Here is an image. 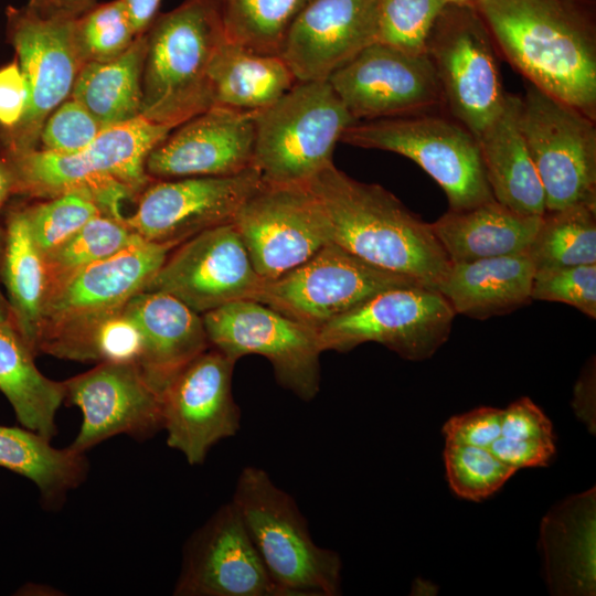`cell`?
<instances>
[{"label": "cell", "instance_id": "obj_1", "mask_svg": "<svg viewBox=\"0 0 596 596\" xmlns=\"http://www.w3.org/2000/svg\"><path fill=\"white\" fill-rule=\"evenodd\" d=\"M473 8L528 83L596 120L594 0H477Z\"/></svg>", "mask_w": 596, "mask_h": 596}, {"label": "cell", "instance_id": "obj_2", "mask_svg": "<svg viewBox=\"0 0 596 596\" xmlns=\"http://www.w3.org/2000/svg\"><path fill=\"white\" fill-rule=\"evenodd\" d=\"M307 184L326 210L331 242L373 266L426 287L437 289L444 281L451 263L430 223L389 190L358 181L333 163Z\"/></svg>", "mask_w": 596, "mask_h": 596}, {"label": "cell", "instance_id": "obj_3", "mask_svg": "<svg viewBox=\"0 0 596 596\" xmlns=\"http://www.w3.org/2000/svg\"><path fill=\"white\" fill-rule=\"evenodd\" d=\"M173 128L142 116L103 128L83 150L58 153L40 148L1 155L13 174V194L49 199L79 193L106 215L124 219L121 206L153 181L146 171L152 149Z\"/></svg>", "mask_w": 596, "mask_h": 596}, {"label": "cell", "instance_id": "obj_4", "mask_svg": "<svg viewBox=\"0 0 596 596\" xmlns=\"http://www.w3.org/2000/svg\"><path fill=\"white\" fill-rule=\"evenodd\" d=\"M145 34L140 115L174 128L213 107L210 67L226 40L217 0H184Z\"/></svg>", "mask_w": 596, "mask_h": 596}, {"label": "cell", "instance_id": "obj_5", "mask_svg": "<svg viewBox=\"0 0 596 596\" xmlns=\"http://www.w3.org/2000/svg\"><path fill=\"white\" fill-rule=\"evenodd\" d=\"M231 501L283 596L341 594L340 555L313 541L295 499L265 469L244 467Z\"/></svg>", "mask_w": 596, "mask_h": 596}, {"label": "cell", "instance_id": "obj_6", "mask_svg": "<svg viewBox=\"0 0 596 596\" xmlns=\"http://www.w3.org/2000/svg\"><path fill=\"white\" fill-rule=\"evenodd\" d=\"M355 121L329 81L297 82L256 113L253 164L265 183L306 184L333 163L336 145Z\"/></svg>", "mask_w": 596, "mask_h": 596}, {"label": "cell", "instance_id": "obj_7", "mask_svg": "<svg viewBox=\"0 0 596 596\" xmlns=\"http://www.w3.org/2000/svg\"><path fill=\"white\" fill-rule=\"evenodd\" d=\"M340 142L413 160L444 190L451 210L494 199L476 136L450 115L433 111L355 121L344 130Z\"/></svg>", "mask_w": 596, "mask_h": 596}, {"label": "cell", "instance_id": "obj_8", "mask_svg": "<svg viewBox=\"0 0 596 596\" xmlns=\"http://www.w3.org/2000/svg\"><path fill=\"white\" fill-rule=\"evenodd\" d=\"M75 17L28 4L7 9V36L28 87V103L20 123L0 132L1 155L39 148L42 126L73 91L83 67L74 40Z\"/></svg>", "mask_w": 596, "mask_h": 596}, {"label": "cell", "instance_id": "obj_9", "mask_svg": "<svg viewBox=\"0 0 596 596\" xmlns=\"http://www.w3.org/2000/svg\"><path fill=\"white\" fill-rule=\"evenodd\" d=\"M448 114L476 137L501 111L507 94L498 52L473 7L446 4L426 40Z\"/></svg>", "mask_w": 596, "mask_h": 596}, {"label": "cell", "instance_id": "obj_10", "mask_svg": "<svg viewBox=\"0 0 596 596\" xmlns=\"http://www.w3.org/2000/svg\"><path fill=\"white\" fill-rule=\"evenodd\" d=\"M519 124L545 210L596 205V120L528 83L520 96Z\"/></svg>", "mask_w": 596, "mask_h": 596}, {"label": "cell", "instance_id": "obj_11", "mask_svg": "<svg viewBox=\"0 0 596 596\" xmlns=\"http://www.w3.org/2000/svg\"><path fill=\"white\" fill-rule=\"evenodd\" d=\"M456 312L424 285L382 290L318 330L322 352L376 342L408 361L429 359L449 338Z\"/></svg>", "mask_w": 596, "mask_h": 596}, {"label": "cell", "instance_id": "obj_12", "mask_svg": "<svg viewBox=\"0 0 596 596\" xmlns=\"http://www.w3.org/2000/svg\"><path fill=\"white\" fill-rule=\"evenodd\" d=\"M210 345L233 361L257 354L278 384L309 402L320 390L318 331L256 300L230 302L202 315Z\"/></svg>", "mask_w": 596, "mask_h": 596}, {"label": "cell", "instance_id": "obj_13", "mask_svg": "<svg viewBox=\"0 0 596 596\" xmlns=\"http://www.w3.org/2000/svg\"><path fill=\"white\" fill-rule=\"evenodd\" d=\"M416 284L422 285L330 242L301 265L264 281L256 301L318 331L382 290Z\"/></svg>", "mask_w": 596, "mask_h": 596}, {"label": "cell", "instance_id": "obj_14", "mask_svg": "<svg viewBox=\"0 0 596 596\" xmlns=\"http://www.w3.org/2000/svg\"><path fill=\"white\" fill-rule=\"evenodd\" d=\"M233 224L264 281L301 265L331 242L326 210L307 183L264 182Z\"/></svg>", "mask_w": 596, "mask_h": 596}, {"label": "cell", "instance_id": "obj_15", "mask_svg": "<svg viewBox=\"0 0 596 596\" xmlns=\"http://www.w3.org/2000/svg\"><path fill=\"white\" fill-rule=\"evenodd\" d=\"M174 247L140 240L81 268L50 290L42 311L36 353L121 309L135 295L146 290Z\"/></svg>", "mask_w": 596, "mask_h": 596}, {"label": "cell", "instance_id": "obj_16", "mask_svg": "<svg viewBox=\"0 0 596 596\" xmlns=\"http://www.w3.org/2000/svg\"><path fill=\"white\" fill-rule=\"evenodd\" d=\"M263 184L255 167L225 177L153 180L137 196L136 209L125 222L145 241L178 246L201 232L233 223Z\"/></svg>", "mask_w": 596, "mask_h": 596}, {"label": "cell", "instance_id": "obj_17", "mask_svg": "<svg viewBox=\"0 0 596 596\" xmlns=\"http://www.w3.org/2000/svg\"><path fill=\"white\" fill-rule=\"evenodd\" d=\"M328 81L356 121L444 108L439 82L428 56L382 42L362 50Z\"/></svg>", "mask_w": 596, "mask_h": 596}, {"label": "cell", "instance_id": "obj_18", "mask_svg": "<svg viewBox=\"0 0 596 596\" xmlns=\"http://www.w3.org/2000/svg\"><path fill=\"white\" fill-rule=\"evenodd\" d=\"M235 363L210 347L161 393L167 444L192 466L201 465L213 446L240 430L241 411L232 393Z\"/></svg>", "mask_w": 596, "mask_h": 596}, {"label": "cell", "instance_id": "obj_19", "mask_svg": "<svg viewBox=\"0 0 596 596\" xmlns=\"http://www.w3.org/2000/svg\"><path fill=\"white\" fill-rule=\"evenodd\" d=\"M263 283L230 223L175 246L146 290L169 294L203 315L230 302L256 300Z\"/></svg>", "mask_w": 596, "mask_h": 596}, {"label": "cell", "instance_id": "obj_20", "mask_svg": "<svg viewBox=\"0 0 596 596\" xmlns=\"http://www.w3.org/2000/svg\"><path fill=\"white\" fill-rule=\"evenodd\" d=\"M177 596H283L230 501L188 539Z\"/></svg>", "mask_w": 596, "mask_h": 596}, {"label": "cell", "instance_id": "obj_21", "mask_svg": "<svg viewBox=\"0 0 596 596\" xmlns=\"http://www.w3.org/2000/svg\"><path fill=\"white\" fill-rule=\"evenodd\" d=\"M64 402L83 416L70 448L85 454L116 435L146 439L162 429L161 395L135 363L102 362L63 381Z\"/></svg>", "mask_w": 596, "mask_h": 596}, {"label": "cell", "instance_id": "obj_22", "mask_svg": "<svg viewBox=\"0 0 596 596\" xmlns=\"http://www.w3.org/2000/svg\"><path fill=\"white\" fill-rule=\"evenodd\" d=\"M256 113L213 106L185 120L149 153L148 175L225 177L254 167Z\"/></svg>", "mask_w": 596, "mask_h": 596}, {"label": "cell", "instance_id": "obj_23", "mask_svg": "<svg viewBox=\"0 0 596 596\" xmlns=\"http://www.w3.org/2000/svg\"><path fill=\"white\" fill-rule=\"evenodd\" d=\"M375 42L377 0H311L290 26L280 56L298 82L328 81Z\"/></svg>", "mask_w": 596, "mask_h": 596}, {"label": "cell", "instance_id": "obj_24", "mask_svg": "<svg viewBox=\"0 0 596 596\" xmlns=\"http://www.w3.org/2000/svg\"><path fill=\"white\" fill-rule=\"evenodd\" d=\"M125 310L142 334L139 366L160 395L187 364L211 347L202 315L169 294L140 291Z\"/></svg>", "mask_w": 596, "mask_h": 596}, {"label": "cell", "instance_id": "obj_25", "mask_svg": "<svg viewBox=\"0 0 596 596\" xmlns=\"http://www.w3.org/2000/svg\"><path fill=\"white\" fill-rule=\"evenodd\" d=\"M520 96L507 94L498 116L476 137L496 201L524 215L545 213V195L519 124Z\"/></svg>", "mask_w": 596, "mask_h": 596}, {"label": "cell", "instance_id": "obj_26", "mask_svg": "<svg viewBox=\"0 0 596 596\" xmlns=\"http://www.w3.org/2000/svg\"><path fill=\"white\" fill-rule=\"evenodd\" d=\"M534 270L528 252L451 264L437 290L456 315L485 320L529 305Z\"/></svg>", "mask_w": 596, "mask_h": 596}, {"label": "cell", "instance_id": "obj_27", "mask_svg": "<svg viewBox=\"0 0 596 596\" xmlns=\"http://www.w3.org/2000/svg\"><path fill=\"white\" fill-rule=\"evenodd\" d=\"M541 216L524 215L494 199L464 210L448 209L430 223L451 264L526 253Z\"/></svg>", "mask_w": 596, "mask_h": 596}, {"label": "cell", "instance_id": "obj_28", "mask_svg": "<svg viewBox=\"0 0 596 596\" xmlns=\"http://www.w3.org/2000/svg\"><path fill=\"white\" fill-rule=\"evenodd\" d=\"M541 545L553 592L595 594V488L568 498L546 514Z\"/></svg>", "mask_w": 596, "mask_h": 596}, {"label": "cell", "instance_id": "obj_29", "mask_svg": "<svg viewBox=\"0 0 596 596\" xmlns=\"http://www.w3.org/2000/svg\"><path fill=\"white\" fill-rule=\"evenodd\" d=\"M34 356L1 292L0 391L23 427L51 440L57 434L55 417L64 402V384L43 375L35 365Z\"/></svg>", "mask_w": 596, "mask_h": 596}, {"label": "cell", "instance_id": "obj_30", "mask_svg": "<svg viewBox=\"0 0 596 596\" xmlns=\"http://www.w3.org/2000/svg\"><path fill=\"white\" fill-rule=\"evenodd\" d=\"M0 236V275L10 313L36 355L47 278L44 255L32 236L23 205L8 210Z\"/></svg>", "mask_w": 596, "mask_h": 596}, {"label": "cell", "instance_id": "obj_31", "mask_svg": "<svg viewBox=\"0 0 596 596\" xmlns=\"http://www.w3.org/2000/svg\"><path fill=\"white\" fill-rule=\"evenodd\" d=\"M280 55L260 54L225 42L211 67L213 106L259 111L280 99L297 83Z\"/></svg>", "mask_w": 596, "mask_h": 596}, {"label": "cell", "instance_id": "obj_32", "mask_svg": "<svg viewBox=\"0 0 596 596\" xmlns=\"http://www.w3.org/2000/svg\"><path fill=\"white\" fill-rule=\"evenodd\" d=\"M145 55L143 32L117 57L84 64L70 97L82 104L102 128L141 116Z\"/></svg>", "mask_w": 596, "mask_h": 596}, {"label": "cell", "instance_id": "obj_33", "mask_svg": "<svg viewBox=\"0 0 596 596\" xmlns=\"http://www.w3.org/2000/svg\"><path fill=\"white\" fill-rule=\"evenodd\" d=\"M0 467L31 480L49 504H57L87 473L84 454L58 449L25 427L0 425Z\"/></svg>", "mask_w": 596, "mask_h": 596}, {"label": "cell", "instance_id": "obj_34", "mask_svg": "<svg viewBox=\"0 0 596 596\" xmlns=\"http://www.w3.org/2000/svg\"><path fill=\"white\" fill-rule=\"evenodd\" d=\"M528 254L535 270L596 264V205L546 211Z\"/></svg>", "mask_w": 596, "mask_h": 596}, {"label": "cell", "instance_id": "obj_35", "mask_svg": "<svg viewBox=\"0 0 596 596\" xmlns=\"http://www.w3.org/2000/svg\"><path fill=\"white\" fill-rule=\"evenodd\" d=\"M311 0H217L227 42L280 55L294 21Z\"/></svg>", "mask_w": 596, "mask_h": 596}, {"label": "cell", "instance_id": "obj_36", "mask_svg": "<svg viewBox=\"0 0 596 596\" xmlns=\"http://www.w3.org/2000/svg\"><path fill=\"white\" fill-rule=\"evenodd\" d=\"M43 353L78 362L140 364L143 339L125 306L49 344Z\"/></svg>", "mask_w": 596, "mask_h": 596}, {"label": "cell", "instance_id": "obj_37", "mask_svg": "<svg viewBox=\"0 0 596 596\" xmlns=\"http://www.w3.org/2000/svg\"><path fill=\"white\" fill-rule=\"evenodd\" d=\"M141 238L124 219L99 214L74 236L44 256L47 278L46 295L81 268L106 258Z\"/></svg>", "mask_w": 596, "mask_h": 596}, {"label": "cell", "instance_id": "obj_38", "mask_svg": "<svg viewBox=\"0 0 596 596\" xmlns=\"http://www.w3.org/2000/svg\"><path fill=\"white\" fill-rule=\"evenodd\" d=\"M73 33L83 64L113 60L138 36L124 0L95 3L75 17Z\"/></svg>", "mask_w": 596, "mask_h": 596}, {"label": "cell", "instance_id": "obj_39", "mask_svg": "<svg viewBox=\"0 0 596 596\" xmlns=\"http://www.w3.org/2000/svg\"><path fill=\"white\" fill-rule=\"evenodd\" d=\"M443 456L449 488L470 501L492 496L517 472L490 448L446 443Z\"/></svg>", "mask_w": 596, "mask_h": 596}, {"label": "cell", "instance_id": "obj_40", "mask_svg": "<svg viewBox=\"0 0 596 596\" xmlns=\"http://www.w3.org/2000/svg\"><path fill=\"white\" fill-rule=\"evenodd\" d=\"M36 246L45 256L74 236L93 217L104 214L89 198L66 193L23 205Z\"/></svg>", "mask_w": 596, "mask_h": 596}, {"label": "cell", "instance_id": "obj_41", "mask_svg": "<svg viewBox=\"0 0 596 596\" xmlns=\"http://www.w3.org/2000/svg\"><path fill=\"white\" fill-rule=\"evenodd\" d=\"M379 42L414 54L425 53L444 0H377Z\"/></svg>", "mask_w": 596, "mask_h": 596}, {"label": "cell", "instance_id": "obj_42", "mask_svg": "<svg viewBox=\"0 0 596 596\" xmlns=\"http://www.w3.org/2000/svg\"><path fill=\"white\" fill-rule=\"evenodd\" d=\"M532 300L567 304L596 318V264L534 270Z\"/></svg>", "mask_w": 596, "mask_h": 596}, {"label": "cell", "instance_id": "obj_43", "mask_svg": "<svg viewBox=\"0 0 596 596\" xmlns=\"http://www.w3.org/2000/svg\"><path fill=\"white\" fill-rule=\"evenodd\" d=\"M102 129L82 104L68 97L44 121L39 148L58 153L77 152L86 148Z\"/></svg>", "mask_w": 596, "mask_h": 596}, {"label": "cell", "instance_id": "obj_44", "mask_svg": "<svg viewBox=\"0 0 596 596\" xmlns=\"http://www.w3.org/2000/svg\"><path fill=\"white\" fill-rule=\"evenodd\" d=\"M502 409L481 406L449 417L441 432L446 443L489 448L501 437Z\"/></svg>", "mask_w": 596, "mask_h": 596}, {"label": "cell", "instance_id": "obj_45", "mask_svg": "<svg viewBox=\"0 0 596 596\" xmlns=\"http://www.w3.org/2000/svg\"><path fill=\"white\" fill-rule=\"evenodd\" d=\"M501 436L510 439H555L553 425L529 397H521L502 409Z\"/></svg>", "mask_w": 596, "mask_h": 596}, {"label": "cell", "instance_id": "obj_46", "mask_svg": "<svg viewBox=\"0 0 596 596\" xmlns=\"http://www.w3.org/2000/svg\"><path fill=\"white\" fill-rule=\"evenodd\" d=\"M489 448L515 470L546 467L556 454L555 439H510L501 436Z\"/></svg>", "mask_w": 596, "mask_h": 596}, {"label": "cell", "instance_id": "obj_47", "mask_svg": "<svg viewBox=\"0 0 596 596\" xmlns=\"http://www.w3.org/2000/svg\"><path fill=\"white\" fill-rule=\"evenodd\" d=\"M28 103V87L18 60L0 67V132L13 129Z\"/></svg>", "mask_w": 596, "mask_h": 596}, {"label": "cell", "instance_id": "obj_48", "mask_svg": "<svg viewBox=\"0 0 596 596\" xmlns=\"http://www.w3.org/2000/svg\"><path fill=\"white\" fill-rule=\"evenodd\" d=\"M573 408L576 415L595 430V360L589 361L582 371L573 391Z\"/></svg>", "mask_w": 596, "mask_h": 596}, {"label": "cell", "instance_id": "obj_49", "mask_svg": "<svg viewBox=\"0 0 596 596\" xmlns=\"http://www.w3.org/2000/svg\"><path fill=\"white\" fill-rule=\"evenodd\" d=\"M137 35L143 33L155 17L161 0H124Z\"/></svg>", "mask_w": 596, "mask_h": 596}, {"label": "cell", "instance_id": "obj_50", "mask_svg": "<svg viewBox=\"0 0 596 596\" xmlns=\"http://www.w3.org/2000/svg\"><path fill=\"white\" fill-rule=\"evenodd\" d=\"M36 8L77 17L95 4V0H30Z\"/></svg>", "mask_w": 596, "mask_h": 596}, {"label": "cell", "instance_id": "obj_51", "mask_svg": "<svg viewBox=\"0 0 596 596\" xmlns=\"http://www.w3.org/2000/svg\"><path fill=\"white\" fill-rule=\"evenodd\" d=\"M11 195H13V174L6 158L0 156V212Z\"/></svg>", "mask_w": 596, "mask_h": 596}, {"label": "cell", "instance_id": "obj_52", "mask_svg": "<svg viewBox=\"0 0 596 596\" xmlns=\"http://www.w3.org/2000/svg\"><path fill=\"white\" fill-rule=\"evenodd\" d=\"M446 4L475 7L477 0H444Z\"/></svg>", "mask_w": 596, "mask_h": 596}, {"label": "cell", "instance_id": "obj_53", "mask_svg": "<svg viewBox=\"0 0 596 596\" xmlns=\"http://www.w3.org/2000/svg\"><path fill=\"white\" fill-rule=\"evenodd\" d=\"M0 150H1V141H0Z\"/></svg>", "mask_w": 596, "mask_h": 596}]
</instances>
